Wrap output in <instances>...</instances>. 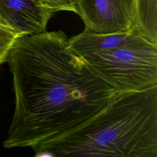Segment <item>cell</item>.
I'll return each instance as SVG.
<instances>
[{"instance_id":"1","label":"cell","mask_w":157,"mask_h":157,"mask_svg":"<svg viewBox=\"0 0 157 157\" xmlns=\"http://www.w3.org/2000/svg\"><path fill=\"white\" fill-rule=\"evenodd\" d=\"M6 62L15 109L5 148L59 139L104 110L117 93L70 48L63 31L20 36Z\"/></svg>"},{"instance_id":"2","label":"cell","mask_w":157,"mask_h":157,"mask_svg":"<svg viewBox=\"0 0 157 157\" xmlns=\"http://www.w3.org/2000/svg\"><path fill=\"white\" fill-rule=\"evenodd\" d=\"M32 149L36 156L157 157V88L117 93L85 124Z\"/></svg>"},{"instance_id":"3","label":"cell","mask_w":157,"mask_h":157,"mask_svg":"<svg viewBox=\"0 0 157 157\" xmlns=\"http://www.w3.org/2000/svg\"><path fill=\"white\" fill-rule=\"evenodd\" d=\"M82 57L117 93L157 88V44L145 38Z\"/></svg>"},{"instance_id":"4","label":"cell","mask_w":157,"mask_h":157,"mask_svg":"<svg viewBox=\"0 0 157 157\" xmlns=\"http://www.w3.org/2000/svg\"><path fill=\"white\" fill-rule=\"evenodd\" d=\"M77 14L85 28L100 34L131 30L134 10L132 0H75Z\"/></svg>"},{"instance_id":"5","label":"cell","mask_w":157,"mask_h":157,"mask_svg":"<svg viewBox=\"0 0 157 157\" xmlns=\"http://www.w3.org/2000/svg\"><path fill=\"white\" fill-rule=\"evenodd\" d=\"M56 13L39 0H0V18L22 36L47 31Z\"/></svg>"},{"instance_id":"6","label":"cell","mask_w":157,"mask_h":157,"mask_svg":"<svg viewBox=\"0 0 157 157\" xmlns=\"http://www.w3.org/2000/svg\"><path fill=\"white\" fill-rule=\"evenodd\" d=\"M142 38L145 37L132 30L117 33L100 34L85 28L81 33L68 39V42L70 48L77 55L82 56L93 52L109 50Z\"/></svg>"},{"instance_id":"7","label":"cell","mask_w":157,"mask_h":157,"mask_svg":"<svg viewBox=\"0 0 157 157\" xmlns=\"http://www.w3.org/2000/svg\"><path fill=\"white\" fill-rule=\"evenodd\" d=\"M134 19L131 30L157 44V0H132Z\"/></svg>"},{"instance_id":"8","label":"cell","mask_w":157,"mask_h":157,"mask_svg":"<svg viewBox=\"0 0 157 157\" xmlns=\"http://www.w3.org/2000/svg\"><path fill=\"white\" fill-rule=\"evenodd\" d=\"M21 36L4 21L0 20V64L6 62L11 48Z\"/></svg>"},{"instance_id":"9","label":"cell","mask_w":157,"mask_h":157,"mask_svg":"<svg viewBox=\"0 0 157 157\" xmlns=\"http://www.w3.org/2000/svg\"><path fill=\"white\" fill-rule=\"evenodd\" d=\"M45 6L56 13L60 11H69L77 13L75 0H39Z\"/></svg>"},{"instance_id":"10","label":"cell","mask_w":157,"mask_h":157,"mask_svg":"<svg viewBox=\"0 0 157 157\" xmlns=\"http://www.w3.org/2000/svg\"><path fill=\"white\" fill-rule=\"evenodd\" d=\"M0 20H1V18H0ZM2 21H3V20H2Z\"/></svg>"}]
</instances>
